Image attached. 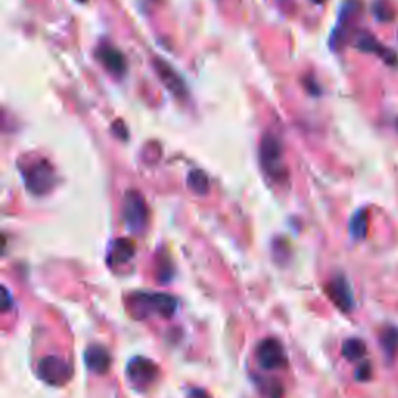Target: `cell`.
<instances>
[{
  "label": "cell",
  "mask_w": 398,
  "mask_h": 398,
  "mask_svg": "<svg viewBox=\"0 0 398 398\" xmlns=\"http://www.w3.org/2000/svg\"><path fill=\"white\" fill-rule=\"evenodd\" d=\"M128 311L134 319H145L158 315L170 319L177 311V301L165 293H132L126 298Z\"/></svg>",
  "instance_id": "cell-1"
},
{
  "label": "cell",
  "mask_w": 398,
  "mask_h": 398,
  "mask_svg": "<svg viewBox=\"0 0 398 398\" xmlns=\"http://www.w3.org/2000/svg\"><path fill=\"white\" fill-rule=\"evenodd\" d=\"M123 224L131 233H142L148 221V210L145 198L137 190H128L122 205Z\"/></svg>",
  "instance_id": "cell-2"
},
{
  "label": "cell",
  "mask_w": 398,
  "mask_h": 398,
  "mask_svg": "<svg viewBox=\"0 0 398 398\" xmlns=\"http://www.w3.org/2000/svg\"><path fill=\"white\" fill-rule=\"evenodd\" d=\"M260 162L265 172L273 179H283L287 176V170L282 163V145L280 140L274 134L266 132L260 142Z\"/></svg>",
  "instance_id": "cell-3"
},
{
  "label": "cell",
  "mask_w": 398,
  "mask_h": 398,
  "mask_svg": "<svg viewBox=\"0 0 398 398\" xmlns=\"http://www.w3.org/2000/svg\"><path fill=\"white\" fill-rule=\"evenodd\" d=\"M25 187L32 195L44 196L55 187L56 174L53 167L47 160H39L24 172Z\"/></svg>",
  "instance_id": "cell-4"
},
{
  "label": "cell",
  "mask_w": 398,
  "mask_h": 398,
  "mask_svg": "<svg viewBox=\"0 0 398 398\" xmlns=\"http://www.w3.org/2000/svg\"><path fill=\"white\" fill-rule=\"evenodd\" d=\"M74 371L69 362L58 357H46L38 362V376L50 386H62L72 378Z\"/></svg>",
  "instance_id": "cell-5"
},
{
  "label": "cell",
  "mask_w": 398,
  "mask_h": 398,
  "mask_svg": "<svg viewBox=\"0 0 398 398\" xmlns=\"http://www.w3.org/2000/svg\"><path fill=\"white\" fill-rule=\"evenodd\" d=\"M159 376V367L156 362L144 357H134L126 366V378L132 386L145 389L153 385Z\"/></svg>",
  "instance_id": "cell-6"
},
{
  "label": "cell",
  "mask_w": 398,
  "mask_h": 398,
  "mask_svg": "<svg viewBox=\"0 0 398 398\" xmlns=\"http://www.w3.org/2000/svg\"><path fill=\"white\" fill-rule=\"evenodd\" d=\"M259 366L265 371H274L287 366V355L283 350V345L274 338L263 339L255 350Z\"/></svg>",
  "instance_id": "cell-7"
},
{
  "label": "cell",
  "mask_w": 398,
  "mask_h": 398,
  "mask_svg": "<svg viewBox=\"0 0 398 398\" xmlns=\"http://www.w3.org/2000/svg\"><path fill=\"white\" fill-rule=\"evenodd\" d=\"M325 293L330 301L335 303V307L343 313H350L355 307V297L350 283L345 279V275L336 274L333 275L325 285Z\"/></svg>",
  "instance_id": "cell-8"
},
{
  "label": "cell",
  "mask_w": 398,
  "mask_h": 398,
  "mask_svg": "<svg viewBox=\"0 0 398 398\" xmlns=\"http://www.w3.org/2000/svg\"><path fill=\"white\" fill-rule=\"evenodd\" d=\"M353 42H355V47L361 50V52L378 56V58H381L386 64H389V66H397L398 64V56L392 52V50L387 48L386 46H383L381 42L376 41L373 34H371L369 32L355 33Z\"/></svg>",
  "instance_id": "cell-9"
},
{
  "label": "cell",
  "mask_w": 398,
  "mask_h": 398,
  "mask_svg": "<svg viewBox=\"0 0 398 398\" xmlns=\"http://www.w3.org/2000/svg\"><path fill=\"white\" fill-rule=\"evenodd\" d=\"M153 67L154 72L158 75V78L160 80V83L165 86L172 94L177 98H186L187 97V86L184 83L182 78L179 76V74L170 66L167 61H163L160 58H154L153 60Z\"/></svg>",
  "instance_id": "cell-10"
},
{
  "label": "cell",
  "mask_w": 398,
  "mask_h": 398,
  "mask_svg": "<svg viewBox=\"0 0 398 398\" xmlns=\"http://www.w3.org/2000/svg\"><path fill=\"white\" fill-rule=\"evenodd\" d=\"M97 58L114 76H122L126 72V60L117 47L111 44H102L97 48Z\"/></svg>",
  "instance_id": "cell-11"
},
{
  "label": "cell",
  "mask_w": 398,
  "mask_h": 398,
  "mask_svg": "<svg viewBox=\"0 0 398 398\" xmlns=\"http://www.w3.org/2000/svg\"><path fill=\"white\" fill-rule=\"evenodd\" d=\"M134 254H136V246H134L131 240L116 238L109 243L106 261H108L111 268H117L130 261L134 257Z\"/></svg>",
  "instance_id": "cell-12"
},
{
  "label": "cell",
  "mask_w": 398,
  "mask_h": 398,
  "mask_svg": "<svg viewBox=\"0 0 398 398\" xmlns=\"http://www.w3.org/2000/svg\"><path fill=\"white\" fill-rule=\"evenodd\" d=\"M84 362L90 372L103 375L111 367V355L103 345H89L84 352Z\"/></svg>",
  "instance_id": "cell-13"
},
{
  "label": "cell",
  "mask_w": 398,
  "mask_h": 398,
  "mask_svg": "<svg viewBox=\"0 0 398 398\" xmlns=\"http://www.w3.org/2000/svg\"><path fill=\"white\" fill-rule=\"evenodd\" d=\"M348 235L355 241L364 240L367 235V212L364 209L357 210L348 221Z\"/></svg>",
  "instance_id": "cell-14"
},
{
  "label": "cell",
  "mask_w": 398,
  "mask_h": 398,
  "mask_svg": "<svg viewBox=\"0 0 398 398\" xmlns=\"http://www.w3.org/2000/svg\"><path fill=\"white\" fill-rule=\"evenodd\" d=\"M366 352H367V347L364 344V341H361L358 338H350L347 339L345 343L343 344V348H341V353H343V357L350 361H359L366 357Z\"/></svg>",
  "instance_id": "cell-15"
},
{
  "label": "cell",
  "mask_w": 398,
  "mask_h": 398,
  "mask_svg": "<svg viewBox=\"0 0 398 398\" xmlns=\"http://www.w3.org/2000/svg\"><path fill=\"white\" fill-rule=\"evenodd\" d=\"M380 344L389 358L398 353V327H386L380 335Z\"/></svg>",
  "instance_id": "cell-16"
},
{
  "label": "cell",
  "mask_w": 398,
  "mask_h": 398,
  "mask_svg": "<svg viewBox=\"0 0 398 398\" xmlns=\"http://www.w3.org/2000/svg\"><path fill=\"white\" fill-rule=\"evenodd\" d=\"M187 186L195 195H205L210 190L209 177L201 170H191L187 176Z\"/></svg>",
  "instance_id": "cell-17"
},
{
  "label": "cell",
  "mask_w": 398,
  "mask_h": 398,
  "mask_svg": "<svg viewBox=\"0 0 398 398\" xmlns=\"http://www.w3.org/2000/svg\"><path fill=\"white\" fill-rule=\"evenodd\" d=\"M372 11H373V16L376 20H380V22H390V20H394L395 14H394V8L392 5L386 0H376L372 6Z\"/></svg>",
  "instance_id": "cell-18"
},
{
  "label": "cell",
  "mask_w": 398,
  "mask_h": 398,
  "mask_svg": "<svg viewBox=\"0 0 398 398\" xmlns=\"http://www.w3.org/2000/svg\"><path fill=\"white\" fill-rule=\"evenodd\" d=\"M173 277V265L167 257H160L156 268V279L159 283H168Z\"/></svg>",
  "instance_id": "cell-19"
},
{
  "label": "cell",
  "mask_w": 398,
  "mask_h": 398,
  "mask_svg": "<svg viewBox=\"0 0 398 398\" xmlns=\"http://www.w3.org/2000/svg\"><path fill=\"white\" fill-rule=\"evenodd\" d=\"M372 378V364L371 362H361L355 371V380L357 381H369Z\"/></svg>",
  "instance_id": "cell-20"
},
{
  "label": "cell",
  "mask_w": 398,
  "mask_h": 398,
  "mask_svg": "<svg viewBox=\"0 0 398 398\" xmlns=\"http://www.w3.org/2000/svg\"><path fill=\"white\" fill-rule=\"evenodd\" d=\"M112 131H114V134H116V136L118 137V139H122V140H126L128 139V131H126V126L120 122H116L112 125Z\"/></svg>",
  "instance_id": "cell-21"
},
{
  "label": "cell",
  "mask_w": 398,
  "mask_h": 398,
  "mask_svg": "<svg viewBox=\"0 0 398 398\" xmlns=\"http://www.w3.org/2000/svg\"><path fill=\"white\" fill-rule=\"evenodd\" d=\"M13 301H11V294L10 291L4 287V302H2V311H8L11 308Z\"/></svg>",
  "instance_id": "cell-22"
},
{
  "label": "cell",
  "mask_w": 398,
  "mask_h": 398,
  "mask_svg": "<svg viewBox=\"0 0 398 398\" xmlns=\"http://www.w3.org/2000/svg\"><path fill=\"white\" fill-rule=\"evenodd\" d=\"M311 2H315V4H324L325 0H311Z\"/></svg>",
  "instance_id": "cell-23"
},
{
  "label": "cell",
  "mask_w": 398,
  "mask_h": 398,
  "mask_svg": "<svg viewBox=\"0 0 398 398\" xmlns=\"http://www.w3.org/2000/svg\"><path fill=\"white\" fill-rule=\"evenodd\" d=\"M78 2H80V4H86L88 0H78Z\"/></svg>",
  "instance_id": "cell-24"
},
{
  "label": "cell",
  "mask_w": 398,
  "mask_h": 398,
  "mask_svg": "<svg viewBox=\"0 0 398 398\" xmlns=\"http://www.w3.org/2000/svg\"><path fill=\"white\" fill-rule=\"evenodd\" d=\"M397 128H398V118H397Z\"/></svg>",
  "instance_id": "cell-25"
}]
</instances>
